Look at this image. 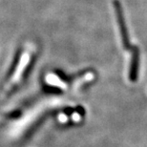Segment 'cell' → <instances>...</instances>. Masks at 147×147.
Segmentation results:
<instances>
[{"label":"cell","instance_id":"cell-1","mask_svg":"<svg viewBox=\"0 0 147 147\" xmlns=\"http://www.w3.org/2000/svg\"><path fill=\"white\" fill-rule=\"evenodd\" d=\"M32 57H33V50L30 49V47L26 49L20 55V58L13 72L11 74L9 79L3 84V86L0 89V104L11 95V92L17 87V85L21 82L24 74L26 73V70L30 65Z\"/></svg>","mask_w":147,"mask_h":147},{"label":"cell","instance_id":"cell-2","mask_svg":"<svg viewBox=\"0 0 147 147\" xmlns=\"http://www.w3.org/2000/svg\"><path fill=\"white\" fill-rule=\"evenodd\" d=\"M138 75H139V50L136 48L133 52V57H132V60H131L129 79L133 82L137 81Z\"/></svg>","mask_w":147,"mask_h":147}]
</instances>
